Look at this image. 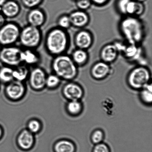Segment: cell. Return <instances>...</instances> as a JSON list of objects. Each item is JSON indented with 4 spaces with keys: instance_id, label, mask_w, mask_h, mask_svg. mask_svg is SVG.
<instances>
[{
    "instance_id": "1",
    "label": "cell",
    "mask_w": 152,
    "mask_h": 152,
    "mask_svg": "<svg viewBox=\"0 0 152 152\" xmlns=\"http://www.w3.org/2000/svg\"><path fill=\"white\" fill-rule=\"evenodd\" d=\"M119 32L126 43L142 45L146 34L144 22L140 17L122 16L118 25Z\"/></svg>"
},
{
    "instance_id": "2",
    "label": "cell",
    "mask_w": 152,
    "mask_h": 152,
    "mask_svg": "<svg viewBox=\"0 0 152 152\" xmlns=\"http://www.w3.org/2000/svg\"><path fill=\"white\" fill-rule=\"evenodd\" d=\"M71 44L68 31L57 26L53 27L46 33L44 46L48 54L54 57L66 53Z\"/></svg>"
},
{
    "instance_id": "3",
    "label": "cell",
    "mask_w": 152,
    "mask_h": 152,
    "mask_svg": "<svg viewBox=\"0 0 152 152\" xmlns=\"http://www.w3.org/2000/svg\"><path fill=\"white\" fill-rule=\"evenodd\" d=\"M50 66L53 73L60 79L72 80L78 75V67L66 53L53 57Z\"/></svg>"
},
{
    "instance_id": "4",
    "label": "cell",
    "mask_w": 152,
    "mask_h": 152,
    "mask_svg": "<svg viewBox=\"0 0 152 152\" xmlns=\"http://www.w3.org/2000/svg\"><path fill=\"white\" fill-rule=\"evenodd\" d=\"M151 71L147 65H137L129 71L126 82L131 89L140 91L151 83Z\"/></svg>"
},
{
    "instance_id": "5",
    "label": "cell",
    "mask_w": 152,
    "mask_h": 152,
    "mask_svg": "<svg viewBox=\"0 0 152 152\" xmlns=\"http://www.w3.org/2000/svg\"><path fill=\"white\" fill-rule=\"evenodd\" d=\"M42 40L41 28L28 24L22 27L18 41L21 47L37 50Z\"/></svg>"
},
{
    "instance_id": "6",
    "label": "cell",
    "mask_w": 152,
    "mask_h": 152,
    "mask_svg": "<svg viewBox=\"0 0 152 152\" xmlns=\"http://www.w3.org/2000/svg\"><path fill=\"white\" fill-rule=\"evenodd\" d=\"M22 27L17 22L7 21L0 28V44L2 47L15 45L18 42Z\"/></svg>"
},
{
    "instance_id": "7",
    "label": "cell",
    "mask_w": 152,
    "mask_h": 152,
    "mask_svg": "<svg viewBox=\"0 0 152 152\" xmlns=\"http://www.w3.org/2000/svg\"><path fill=\"white\" fill-rule=\"evenodd\" d=\"M121 54L129 63L147 65L145 50L142 45L127 43L124 50Z\"/></svg>"
},
{
    "instance_id": "8",
    "label": "cell",
    "mask_w": 152,
    "mask_h": 152,
    "mask_svg": "<svg viewBox=\"0 0 152 152\" xmlns=\"http://www.w3.org/2000/svg\"><path fill=\"white\" fill-rule=\"evenodd\" d=\"M21 47L15 45L3 47L0 53V62L3 65L12 68L21 64L20 52Z\"/></svg>"
},
{
    "instance_id": "9",
    "label": "cell",
    "mask_w": 152,
    "mask_h": 152,
    "mask_svg": "<svg viewBox=\"0 0 152 152\" xmlns=\"http://www.w3.org/2000/svg\"><path fill=\"white\" fill-rule=\"evenodd\" d=\"M94 38L92 33L89 30L83 28L76 32L73 41L75 48L88 50L94 44Z\"/></svg>"
},
{
    "instance_id": "10",
    "label": "cell",
    "mask_w": 152,
    "mask_h": 152,
    "mask_svg": "<svg viewBox=\"0 0 152 152\" xmlns=\"http://www.w3.org/2000/svg\"><path fill=\"white\" fill-rule=\"evenodd\" d=\"M113 73V69L111 65L100 60L95 62L90 70L91 76L98 81L105 79Z\"/></svg>"
},
{
    "instance_id": "11",
    "label": "cell",
    "mask_w": 152,
    "mask_h": 152,
    "mask_svg": "<svg viewBox=\"0 0 152 152\" xmlns=\"http://www.w3.org/2000/svg\"><path fill=\"white\" fill-rule=\"evenodd\" d=\"M27 24L41 28L47 21V15L44 9L39 7L29 10L26 15Z\"/></svg>"
},
{
    "instance_id": "12",
    "label": "cell",
    "mask_w": 152,
    "mask_h": 152,
    "mask_svg": "<svg viewBox=\"0 0 152 152\" xmlns=\"http://www.w3.org/2000/svg\"><path fill=\"white\" fill-rule=\"evenodd\" d=\"M20 57L21 63L31 68L37 66L42 61L41 55L35 49L21 47Z\"/></svg>"
},
{
    "instance_id": "13",
    "label": "cell",
    "mask_w": 152,
    "mask_h": 152,
    "mask_svg": "<svg viewBox=\"0 0 152 152\" xmlns=\"http://www.w3.org/2000/svg\"><path fill=\"white\" fill-rule=\"evenodd\" d=\"M69 15L71 26L77 29L84 28L90 22V16L87 12L84 10L77 9L71 12Z\"/></svg>"
},
{
    "instance_id": "14",
    "label": "cell",
    "mask_w": 152,
    "mask_h": 152,
    "mask_svg": "<svg viewBox=\"0 0 152 152\" xmlns=\"http://www.w3.org/2000/svg\"><path fill=\"white\" fill-rule=\"evenodd\" d=\"M29 76L30 83L34 88L38 90L45 85L47 76L45 71L42 68L38 65L32 67Z\"/></svg>"
},
{
    "instance_id": "15",
    "label": "cell",
    "mask_w": 152,
    "mask_h": 152,
    "mask_svg": "<svg viewBox=\"0 0 152 152\" xmlns=\"http://www.w3.org/2000/svg\"><path fill=\"white\" fill-rule=\"evenodd\" d=\"M22 8L15 0H5L0 6V11L7 19L15 18L20 15Z\"/></svg>"
},
{
    "instance_id": "16",
    "label": "cell",
    "mask_w": 152,
    "mask_h": 152,
    "mask_svg": "<svg viewBox=\"0 0 152 152\" xmlns=\"http://www.w3.org/2000/svg\"><path fill=\"white\" fill-rule=\"evenodd\" d=\"M120 55L115 46L112 43H108L101 48L100 50V60L111 65L117 60Z\"/></svg>"
},
{
    "instance_id": "17",
    "label": "cell",
    "mask_w": 152,
    "mask_h": 152,
    "mask_svg": "<svg viewBox=\"0 0 152 152\" xmlns=\"http://www.w3.org/2000/svg\"><path fill=\"white\" fill-rule=\"evenodd\" d=\"M64 95L67 99L71 101H81L84 95V90L77 83L70 82L66 84L63 89Z\"/></svg>"
},
{
    "instance_id": "18",
    "label": "cell",
    "mask_w": 152,
    "mask_h": 152,
    "mask_svg": "<svg viewBox=\"0 0 152 152\" xmlns=\"http://www.w3.org/2000/svg\"><path fill=\"white\" fill-rule=\"evenodd\" d=\"M34 143L33 135L29 130L22 131L18 138V146L24 151L31 150L34 147Z\"/></svg>"
},
{
    "instance_id": "19",
    "label": "cell",
    "mask_w": 152,
    "mask_h": 152,
    "mask_svg": "<svg viewBox=\"0 0 152 152\" xmlns=\"http://www.w3.org/2000/svg\"><path fill=\"white\" fill-rule=\"evenodd\" d=\"M24 91V87L23 84L21 82L17 80L10 82L6 89L7 96L13 99H18L21 97Z\"/></svg>"
},
{
    "instance_id": "20",
    "label": "cell",
    "mask_w": 152,
    "mask_h": 152,
    "mask_svg": "<svg viewBox=\"0 0 152 152\" xmlns=\"http://www.w3.org/2000/svg\"><path fill=\"white\" fill-rule=\"evenodd\" d=\"M70 55L78 68L84 67L87 65L89 61V55L87 50L75 48Z\"/></svg>"
},
{
    "instance_id": "21",
    "label": "cell",
    "mask_w": 152,
    "mask_h": 152,
    "mask_svg": "<svg viewBox=\"0 0 152 152\" xmlns=\"http://www.w3.org/2000/svg\"><path fill=\"white\" fill-rule=\"evenodd\" d=\"M145 6L144 3L136 0H130L126 8V15L140 17L145 11Z\"/></svg>"
},
{
    "instance_id": "22",
    "label": "cell",
    "mask_w": 152,
    "mask_h": 152,
    "mask_svg": "<svg viewBox=\"0 0 152 152\" xmlns=\"http://www.w3.org/2000/svg\"><path fill=\"white\" fill-rule=\"evenodd\" d=\"M53 150L54 152H76L77 147L72 141L61 140L55 144Z\"/></svg>"
},
{
    "instance_id": "23",
    "label": "cell",
    "mask_w": 152,
    "mask_h": 152,
    "mask_svg": "<svg viewBox=\"0 0 152 152\" xmlns=\"http://www.w3.org/2000/svg\"><path fill=\"white\" fill-rule=\"evenodd\" d=\"M29 68L26 65L21 64L13 68V79L19 82L25 80L29 75Z\"/></svg>"
},
{
    "instance_id": "24",
    "label": "cell",
    "mask_w": 152,
    "mask_h": 152,
    "mask_svg": "<svg viewBox=\"0 0 152 152\" xmlns=\"http://www.w3.org/2000/svg\"><path fill=\"white\" fill-rule=\"evenodd\" d=\"M139 97L143 104L148 106H151L152 103V83L147 85L144 89L139 91Z\"/></svg>"
},
{
    "instance_id": "25",
    "label": "cell",
    "mask_w": 152,
    "mask_h": 152,
    "mask_svg": "<svg viewBox=\"0 0 152 152\" xmlns=\"http://www.w3.org/2000/svg\"><path fill=\"white\" fill-rule=\"evenodd\" d=\"M83 106L81 101H69L67 105V109L71 115L77 116L83 112Z\"/></svg>"
},
{
    "instance_id": "26",
    "label": "cell",
    "mask_w": 152,
    "mask_h": 152,
    "mask_svg": "<svg viewBox=\"0 0 152 152\" xmlns=\"http://www.w3.org/2000/svg\"><path fill=\"white\" fill-rule=\"evenodd\" d=\"M13 68L3 65L0 68V81L4 83L10 82L14 79L13 76Z\"/></svg>"
},
{
    "instance_id": "27",
    "label": "cell",
    "mask_w": 152,
    "mask_h": 152,
    "mask_svg": "<svg viewBox=\"0 0 152 152\" xmlns=\"http://www.w3.org/2000/svg\"><path fill=\"white\" fill-rule=\"evenodd\" d=\"M56 26L67 31L71 27L69 14L64 13L59 15L56 20Z\"/></svg>"
},
{
    "instance_id": "28",
    "label": "cell",
    "mask_w": 152,
    "mask_h": 152,
    "mask_svg": "<svg viewBox=\"0 0 152 152\" xmlns=\"http://www.w3.org/2000/svg\"><path fill=\"white\" fill-rule=\"evenodd\" d=\"M105 133L100 129H96L94 130L91 134V142L94 145L103 142L105 138Z\"/></svg>"
},
{
    "instance_id": "29",
    "label": "cell",
    "mask_w": 152,
    "mask_h": 152,
    "mask_svg": "<svg viewBox=\"0 0 152 152\" xmlns=\"http://www.w3.org/2000/svg\"><path fill=\"white\" fill-rule=\"evenodd\" d=\"M130 0H116L115 8L116 12L122 16L126 15V8Z\"/></svg>"
},
{
    "instance_id": "30",
    "label": "cell",
    "mask_w": 152,
    "mask_h": 152,
    "mask_svg": "<svg viewBox=\"0 0 152 152\" xmlns=\"http://www.w3.org/2000/svg\"><path fill=\"white\" fill-rule=\"evenodd\" d=\"M21 4L25 8L31 10L39 7L44 0H20Z\"/></svg>"
},
{
    "instance_id": "31",
    "label": "cell",
    "mask_w": 152,
    "mask_h": 152,
    "mask_svg": "<svg viewBox=\"0 0 152 152\" xmlns=\"http://www.w3.org/2000/svg\"><path fill=\"white\" fill-rule=\"evenodd\" d=\"M60 82V78L56 74L53 73L47 77L45 84L49 87H54L59 84Z\"/></svg>"
},
{
    "instance_id": "32",
    "label": "cell",
    "mask_w": 152,
    "mask_h": 152,
    "mask_svg": "<svg viewBox=\"0 0 152 152\" xmlns=\"http://www.w3.org/2000/svg\"><path fill=\"white\" fill-rule=\"evenodd\" d=\"M75 3L77 9L86 11L92 5L90 0H78Z\"/></svg>"
},
{
    "instance_id": "33",
    "label": "cell",
    "mask_w": 152,
    "mask_h": 152,
    "mask_svg": "<svg viewBox=\"0 0 152 152\" xmlns=\"http://www.w3.org/2000/svg\"><path fill=\"white\" fill-rule=\"evenodd\" d=\"M91 152H111V150L108 145L103 142L94 145Z\"/></svg>"
},
{
    "instance_id": "34",
    "label": "cell",
    "mask_w": 152,
    "mask_h": 152,
    "mask_svg": "<svg viewBox=\"0 0 152 152\" xmlns=\"http://www.w3.org/2000/svg\"><path fill=\"white\" fill-rule=\"evenodd\" d=\"M40 126L39 122L37 120H32L28 123V130L32 133H36L39 131Z\"/></svg>"
},
{
    "instance_id": "35",
    "label": "cell",
    "mask_w": 152,
    "mask_h": 152,
    "mask_svg": "<svg viewBox=\"0 0 152 152\" xmlns=\"http://www.w3.org/2000/svg\"><path fill=\"white\" fill-rule=\"evenodd\" d=\"M92 4L96 7H101L106 5L110 0H90Z\"/></svg>"
},
{
    "instance_id": "36",
    "label": "cell",
    "mask_w": 152,
    "mask_h": 152,
    "mask_svg": "<svg viewBox=\"0 0 152 152\" xmlns=\"http://www.w3.org/2000/svg\"><path fill=\"white\" fill-rule=\"evenodd\" d=\"M7 19L0 11V28L7 21Z\"/></svg>"
},
{
    "instance_id": "37",
    "label": "cell",
    "mask_w": 152,
    "mask_h": 152,
    "mask_svg": "<svg viewBox=\"0 0 152 152\" xmlns=\"http://www.w3.org/2000/svg\"><path fill=\"white\" fill-rule=\"evenodd\" d=\"M136 1H139V2L144 3V2H145L147 0H136Z\"/></svg>"
},
{
    "instance_id": "38",
    "label": "cell",
    "mask_w": 152,
    "mask_h": 152,
    "mask_svg": "<svg viewBox=\"0 0 152 152\" xmlns=\"http://www.w3.org/2000/svg\"><path fill=\"white\" fill-rule=\"evenodd\" d=\"M1 134H2V130H1V127H0V138H1Z\"/></svg>"
},
{
    "instance_id": "39",
    "label": "cell",
    "mask_w": 152,
    "mask_h": 152,
    "mask_svg": "<svg viewBox=\"0 0 152 152\" xmlns=\"http://www.w3.org/2000/svg\"><path fill=\"white\" fill-rule=\"evenodd\" d=\"M2 46L1 45V44H0V53H1V49H2Z\"/></svg>"
},
{
    "instance_id": "40",
    "label": "cell",
    "mask_w": 152,
    "mask_h": 152,
    "mask_svg": "<svg viewBox=\"0 0 152 152\" xmlns=\"http://www.w3.org/2000/svg\"><path fill=\"white\" fill-rule=\"evenodd\" d=\"M72 1H74V2H75L76 1H78V0H72Z\"/></svg>"
}]
</instances>
